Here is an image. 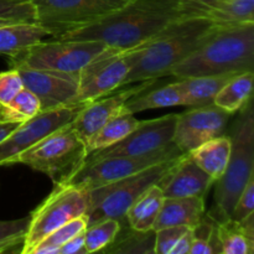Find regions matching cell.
I'll return each mask as SVG.
<instances>
[{"label": "cell", "mask_w": 254, "mask_h": 254, "mask_svg": "<svg viewBox=\"0 0 254 254\" xmlns=\"http://www.w3.org/2000/svg\"><path fill=\"white\" fill-rule=\"evenodd\" d=\"M207 11L208 7L190 0H129L97 21L55 40L99 41L109 49L130 50L148 44L175 22Z\"/></svg>", "instance_id": "1"}, {"label": "cell", "mask_w": 254, "mask_h": 254, "mask_svg": "<svg viewBox=\"0 0 254 254\" xmlns=\"http://www.w3.org/2000/svg\"><path fill=\"white\" fill-rule=\"evenodd\" d=\"M254 69V22L218 24L210 36L171 71L176 79Z\"/></svg>", "instance_id": "2"}, {"label": "cell", "mask_w": 254, "mask_h": 254, "mask_svg": "<svg viewBox=\"0 0 254 254\" xmlns=\"http://www.w3.org/2000/svg\"><path fill=\"white\" fill-rule=\"evenodd\" d=\"M217 26L218 22L207 14L186 17L171 25L141 47L123 87L170 76L174 67L192 54Z\"/></svg>", "instance_id": "3"}, {"label": "cell", "mask_w": 254, "mask_h": 254, "mask_svg": "<svg viewBox=\"0 0 254 254\" xmlns=\"http://www.w3.org/2000/svg\"><path fill=\"white\" fill-rule=\"evenodd\" d=\"M231 136V155L223 175L215 181V206L208 216L216 222L231 218L238 196L254 175V114L252 99L241 109Z\"/></svg>", "instance_id": "4"}, {"label": "cell", "mask_w": 254, "mask_h": 254, "mask_svg": "<svg viewBox=\"0 0 254 254\" xmlns=\"http://www.w3.org/2000/svg\"><path fill=\"white\" fill-rule=\"evenodd\" d=\"M87 146L71 123L52 131L20 154L14 164H24L49 176L54 185L64 184L86 161Z\"/></svg>", "instance_id": "5"}, {"label": "cell", "mask_w": 254, "mask_h": 254, "mask_svg": "<svg viewBox=\"0 0 254 254\" xmlns=\"http://www.w3.org/2000/svg\"><path fill=\"white\" fill-rule=\"evenodd\" d=\"M178 158L163 161L122 180L89 190L88 207L84 213L88 218V226L106 218L124 222L127 211L134 201L146 189L158 184Z\"/></svg>", "instance_id": "6"}, {"label": "cell", "mask_w": 254, "mask_h": 254, "mask_svg": "<svg viewBox=\"0 0 254 254\" xmlns=\"http://www.w3.org/2000/svg\"><path fill=\"white\" fill-rule=\"evenodd\" d=\"M106 49V45L99 41L42 40L9 56V64L11 68L79 73L87 64L96 59Z\"/></svg>", "instance_id": "7"}, {"label": "cell", "mask_w": 254, "mask_h": 254, "mask_svg": "<svg viewBox=\"0 0 254 254\" xmlns=\"http://www.w3.org/2000/svg\"><path fill=\"white\" fill-rule=\"evenodd\" d=\"M88 207V191L68 184L54 185L49 196L30 213L29 227L20 253L31 254L46 236L60 226L84 215Z\"/></svg>", "instance_id": "8"}, {"label": "cell", "mask_w": 254, "mask_h": 254, "mask_svg": "<svg viewBox=\"0 0 254 254\" xmlns=\"http://www.w3.org/2000/svg\"><path fill=\"white\" fill-rule=\"evenodd\" d=\"M129 0H31L36 24L57 39L97 21Z\"/></svg>", "instance_id": "9"}, {"label": "cell", "mask_w": 254, "mask_h": 254, "mask_svg": "<svg viewBox=\"0 0 254 254\" xmlns=\"http://www.w3.org/2000/svg\"><path fill=\"white\" fill-rule=\"evenodd\" d=\"M145 45V44H144ZM114 50L107 47L101 55L79 71V88L76 104H88L123 87L141 47Z\"/></svg>", "instance_id": "10"}, {"label": "cell", "mask_w": 254, "mask_h": 254, "mask_svg": "<svg viewBox=\"0 0 254 254\" xmlns=\"http://www.w3.org/2000/svg\"><path fill=\"white\" fill-rule=\"evenodd\" d=\"M183 154L185 153L171 143L161 150L144 155H121L97 159L83 164L64 184L89 191L92 189L122 180L163 161L175 159Z\"/></svg>", "instance_id": "11"}, {"label": "cell", "mask_w": 254, "mask_h": 254, "mask_svg": "<svg viewBox=\"0 0 254 254\" xmlns=\"http://www.w3.org/2000/svg\"><path fill=\"white\" fill-rule=\"evenodd\" d=\"M84 104H71L51 111L40 112L20 123L0 143V166L12 165L14 160L40 140L66 124L72 123Z\"/></svg>", "instance_id": "12"}, {"label": "cell", "mask_w": 254, "mask_h": 254, "mask_svg": "<svg viewBox=\"0 0 254 254\" xmlns=\"http://www.w3.org/2000/svg\"><path fill=\"white\" fill-rule=\"evenodd\" d=\"M178 114L140 121L139 126L118 143L88 154L84 164L97 159L121 155H144L155 153L173 143Z\"/></svg>", "instance_id": "13"}, {"label": "cell", "mask_w": 254, "mask_h": 254, "mask_svg": "<svg viewBox=\"0 0 254 254\" xmlns=\"http://www.w3.org/2000/svg\"><path fill=\"white\" fill-rule=\"evenodd\" d=\"M231 116L215 104L192 107L178 114L173 143L183 153L189 154L205 141L222 135Z\"/></svg>", "instance_id": "14"}, {"label": "cell", "mask_w": 254, "mask_h": 254, "mask_svg": "<svg viewBox=\"0 0 254 254\" xmlns=\"http://www.w3.org/2000/svg\"><path fill=\"white\" fill-rule=\"evenodd\" d=\"M24 88L39 98L41 112L76 104L79 88V73L46 71V69L16 68Z\"/></svg>", "instance_id": "15"}, {"label": "cell", "mask_w": 254, "mask_h": 254, "mask_svg": "<svg viewBox=\"0 0 254 254\" xmlns=\"http://www.w3.org/2000/svg\"><path fill=\"white\" fill-rule=\"evenodd\" d=\"M158 82V79H148L141 81L140 84L123 88L117 93H111L104 96L97 101L86 104L81 109L76 118L72 121L71 126L73 127L77 135L82 139L84 144L89 141V139L107 123L123 112L124 104L131 97L143 93L146 89L151 88Z\"/></svg>", "instance_id": "16"}, {"label": "cell", "mask_w": 254, "mask_h": 254, "mask_svg": "<svg viewBox=\"0 0 254 254\" xmlns=\"http://www.w3.org/2000/svg\"><path fill=\"white\" fill-rule=\"evenodd\" d=\"M215 180L189 154L179 156L158 183L165 198L206 196Z\"/></svg>", "instance_id": "17"}, {"label": "cell", "mask_w": 254, "mask_h": 254, "mask_svg": "<svg viewBox=\"0 0 254 254\" xmlns=\"http://www.w3.org/2000/svg\"><path fill=\"white\" fill-rule=\"evenodd\" d=\"M205 196L165 198L153 230L158 231L175 226L192 228L205 215Z\"/></svg>", "instance_id": "18"}, {"label": "cell", "mask_w": 254, "mask_h": 254, "mask_svg": "<svg viewBox=\"0 0 254 254\" xmlns=\"http://www.w3.org/2000/svg\"><path fill=\"white\" fill-rule=\"evenodd\" d=\"M178 106H188V98H186V94L179 79L174 83L166 84L160 88L153 89L151 87V88L144 91L143 93L131 97L126 102L123 111L136 114L139 112L148 111V109L168 108V107Z\"/></svg>", "instance_id": "19"}, {"label": "cell", "mask_w": 254, "mask_h": 254, "mask_svg": "<svg viewBox=\"0 0 254 254\" xmlns=\"http://www.w3.org/2000/svg\"><path fill=\"white\" fill-rule=\"evenodd\" d=\"M231 148V136L218 135L198 145L189 155L205 173L217 181L227 168Z\"/></svg>", "instance_id": "20"}, {"label": "cell", "mask_w": 254, "mask_h": 254, "mask_svg": "<svg viewBox=\"0 0 254 254\" xmlns=\"http://www.w3.org/2000/svg\"><path fill=\"white\" fill-rule=\"evenodd\" d=\"M164 200V193L158 184L146 189L126 213L128 226L136 231H150L158 218Z\"/></svg>", "instance_id": "21"}, {"label": "cell", "mask_w": 254, "mask_h": 254, "mask_svg": "<svg viewBox=\"0 0 254 254\" xmlns=\"http://www.w3.org/2000/svg\"><path fill=\"white\" fill-rule=\"evenodd\" d=\"M46 37L50 34L37 24L16 22L0 26V55L12 56Z\"/></svg>", "instance_id": "22"}, {"label": "cell", "mask_w": 254, "mask_h": 254, "mask_svg": "<svg viewBox=\"0 0 254 254\" xmlns=\"http://www.w3.org/2000/svg\"><path fill=\"white\" fill-rule=\"evenodd\" d=\"M238 73L211 74L180 78L181 87L188 98V107H202L213 104V99L223 86Z\"/></svg>", "instance_id": "23"}, {"label": "cell", "mask_w": 254, "mask_h": 254, "mask_svg": "<svg viewBox=\"0 0 254 254\" xmlns=\"http://www.w3.org/2000/svg\"><path fill=\"white\" fill-rule=\"evenodd\" d=\"M253 76V71L233 76L218 92L213 104L231 114L241 111L252 99Z\"/></svg>", "instance_id": "24"}, {"label": "cell", "mask_w": 254, "mask_h": 254, "mask_svg": "<svg viewBox=\"0 0 254 254\" xmlns=\"http://www.w3.org/2000/svg\"><path fill=\"white\" fill-rule=\"evenodd\" d=\"M140 121L128 112H122L107 122L87 143V153L102 150L118 143L139 126Z\"/></svg>", "instance_id": "25"}, {"label": "cell", "mask_w": 254, "mask_h": 254, "mask_svg": "<svg viewBox=\"0 0 254 254\" xmlns=\"http://www.w3.org/2000/svg\"><path fill=\"white\" fill-rule=\"evenodd\" d=\"M155 248V231H136L128 226L127 232H118L113 242L102 252L117 254H154Z\"/></svg>", "instance_id": "26"}, {"label": "cell", "mask_w": 254, "mask_h": 254, "mask_svg": "<svg viewBox=\"0 0 254 254\" xmlns=\"http://www.w3.org/2000/svg\"><path fill=\"white\" fill-rule=\"evenodd\" d=\"M207 15L218 24L254 22V0H218Z\"/></svg>", "instance_id": "27"}, {"label": "cell", "mask_w": 254, "mask_h": 254, "mask_svg": "<svg viewBox=\"0 0 254 254\" xmlns=\"http://www.w3.org/2000/svg\"><path fill=\"white\" fill-rule=\"evenodd\" d=\"M220 253L222 254H253L254 241L250 240L236 221L217 222L216 226Z\"/></svg>", "instance_id": "28"}, {"label": "cell", "mask_w": 254, "mask_h": 254, "mask_svg": "<svg viewBox=\"0 0 254 254\" xmlns=\"http://www.w3.org/2000/svg\"><path fill=\"white\" fill-rule=\"evenodd\" d=\"M41 112L40 101L31 91L22 88L11 101L0 106V121L24 123Z\"/></svg>", "instance_id": "29"}, {"label": "cell", "mask_w": 254, "mask_h": 254, "mask_svg": "<svg viewBox=\"0 0 254 254\" xmlns=\"http://www.w3.org/2000/svg\"><path fill=\"white\" fill-rule=\"evenodd\" d=\"M88 226V218L86 215H81L73 220L68 221L64 225L50 233L35 247L31 254H59L62 245L73 238L78 233L83 232Z\"/></svg>", "instance_id": "30"}, {"label": "cell", "mask_w": 254, "mask_h": 254, "mask_svg": "<svg viewBox=\"0 0 254 254\" xmlns=\"http://www.w3.org/2000/svg\"><path fill=\"white\" fill-rule=\"evenodd\" d=\"M123 222L114 218H106L87 226L84 230V248L87 254L102 252L114 241Z\"/></svg>", "instance_id": "31"}, {"label": "cell", "mask_w": 254, "mask_h": 254, "mask_svg": "<svg viewBox=\"0 0 254 254\" xmlns=\"http://www.w3.org/2000/svg\"><path fill=\"white\" fill-rule=\"evenodd\" d=\"M29 222V217L10 221L0 220V254L20 253Z\"/></svg>", "instance_id": "32"}, {"label": "cell", "mask_w": 254, "mask_h": 254, "mask_svg": "<svg viewBox=\"0 0 254 254\" xmlns=\"http://www.w3.org/2000/svg\"><path fill=\"white\" fill-rule=\"evenodd\" d=\"M0 20L36 24L31 0H0Z\"/></svg>", "instance_id": "33"}, {"label": "cell", "mask_w": 254, "mask_h": 254, "mask_svg": "<svg viewBox=\"0 0 254 254\" xmlns=\"http://www.w3.org/2000/svg\"><path fill=\"white\" fill-rule=\"evenodd\" d=\"M190 230L185 226H175V227H165L155 231V248L154 254H171L181 236Z\"/></svg>", "instance_id": "34"}, {"label": "cell", "mask_w": 254, "mask_h": 254, "mask_svg": "<svg viewBox=\"0 0 254 254\" xmlns=\"http://www.w3.org/2000/svg\"><path fill=\"white\" fill-rule=\"evenodd\" d=\"M22 88L24 83L16 68L0 72V106L9 103Z\"/></svg>", "instance_id": "35"}, {"label": "cell", "mask_w": 254, "mask_h": 254, "mask_svg": "<svg viewBox=\"0 0 254 254\" xmlns=\"http://www.w3.org/2000/svg\"><path fill=\"white\" fill-rule=\"evenodd\" d=\"M252 212H254V175L251 176L247 185L245 186L241 195L238 196L235 207H233L232 215H231V220L238 222Z\"/></svg>", "instance_id": "36"}, {"label": "cell", "mask_w": 254, "mask_h": 254, "mask_svg": "<svg viewBox=\"0 0 254 254\" xmlns=\"http://www.w3.org/2000/svg\"><path fill=\"white\" fill-rule=\"evenodd\" d=\"M59 254H87L84 248V231L62 245Z\"/></svg>", "instance_id": "37"}, {"label": "cell", "mask_w": 254, "mask_h": 254, "mask_svg": "<svg viewBox=\"0 0 254 254\" xmlns=\"http://www.w3.org/2000/svg\"><path fill=\"white\" fill-rule=\"evenodd\" d=\"M191 243H192V231L190 228L181 236L180 240L171 251V254H190Z\"/></svg>", "instance_id": "38"}, {"label": "cell", "mask_w": 254, "mask_h": 254, "mask_svg": "<svg viewBox=\"0 0 254 254\" xmlns=\"http://www.w3.org/2000/svg\"><path fill=\"white\" fill-rule=\"evenodd\" d=\"M20 123H9V122L0 121V143L19 126Z\"/></svg>", "instance_id": "39"}, {"label": "cell", "mask_w": 254, "mask_h": 254, "mask_svg": "<svg viewBox=\"0 0 254 254\" xmlns=\"http://www.w3.org/2000/svg\"><path fill=\"white\" fill-rule=\"evenodd\" d=\"M190 1L196 2V4L203 5V6H206V7H208V9H211V7H213L216 4H217L218 0H190Z\"/></svg>", "instance_id": "40"}, {"label": "cell", "mask_w": 254, "mask_h": 254, "mask_svg": "<svg viewBox=\"0 0 254 254\" xmlns=\"http://www.w3.org/2000/svg\"><path fill=\"white\" fill-rule=\"evenodd\" d=\"M10 24H16V22L10 21V20H0V26H4V25H10Z\"/></svg>", "instance_id": "41"}]
</instances>
